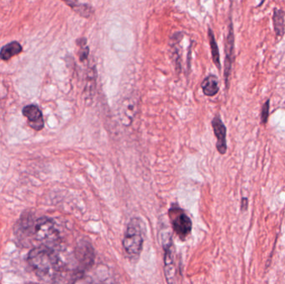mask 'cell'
<instances>
[{
  "label": "cell",
  "mask_w": 285,
  "mask_h": 284,
  "mask_svg": "<svg viewBox=\"0 0 285 284\" xmlns=\"http://www.w3.org/2000/svg\"><path fill=\"white\" fill-rule=\"evenodd\" d=\"M23 114L28 120V123L32 129L40 131L44 127L43 113L39 107L34 104H30L23 108Z\"/></svg>",
  "instance_id": "cell-7"
},
{
  "label": "cell",
  "mask_w": 285,
  "mask_h": 284,
  "mask_svg": "<svg viewBox=\"0 0 285 284\" xmlns=\"http://www.w3.org/2000/svg\"><path fill=\"white\" fill-rule=\"evenodd\" d=\"M169 215L174 232L180 239H185L192 230V221L189 217L178 207L170 209Z\"/></svg>",
  "instance_id": "cell-4"
},
{
  "label": "cell",
  "mask_w": 285,
  "mask_h": 284,
  "mask_svg": "<svg viewBox=\"0 0 285 284\" xmlns=\"http://www.w3.org/2000/svg\"><path fill=\"white\" fill-rule=\"evenodd\" d=\"M19 236L25 239H34L42 245L50 246L59 241V232L53 219L47 217H41L33 220L26 217L18 223Z\"/></svg>",
  "instance_id": "cell-2"
},
{
  "label": "cell",
  "mask_w": 285,
  "mask_h": 284,
  "mask_svg": "<svg viewBox=\"0 0 285 284\" xmlns=\"http://www.w3.org/2000/svg\"><path fill=\"white\" fill-rule=\"evenodd\" d=\"M136 107H137L136 101L132 99H127L123 101L122 105L120 108V114L123 119V122H126L128 125L131 123L135 114Z\"/></svg>",
  "instance_id": "cell-15"
},
{
  "label": "cell",
  "mask_w": 285,
  "mask_h": 284,
  "mask_svg": "<svg viewBox=\"0 0 285 284\" xmlns=\"http://www.w3.org/2000/svg\"><path fill=\"white\" fill-rule=\"evenodd\" d=\"M23 52V47L17 41H13L3 46L0 50V59L3 61H9L12 58Z\"/></svg>",
  "instance_id": "cell-11"
},
{
  "label": "cell",
  "mask_w": 285,
  "mask_h": 284,
  "mask_svg": "<svg viewBox=\"0 0 285 284\" xmlns=\"http://www.w3.org/2000/svg\"><path fill=\"white\" fill-rule=\"evenodd\" d=\"M28 262L36 275L44 282H58L68 272V264L50 246L33 248L28 255Z\"/></svg>",
  "instance_id": "cell-1"
},
{
  "label": "cell",
  "mask_w": 285,
  "mask_h": 284,
  "mask_svg": "<svg viewBox=\"0 0 285 284\" xmlns=\"http://www.w3.org/2000/svg\"><path fill=\"white\" fill-rule=\"evenodd\" d=\"M269 104H270V100H268L264 104L261 109V122L263 124H267L269 115Z\"/></svg>",
  "instance_id": "cell-18"
},
{
  "label": "cell",
  "mask_w": 285,
  "mask_h": 284,
  "mask_svg": "<svg viewBox=\"0 0 285 284\" xmlns=\"http://www.w3.org/2000/svg\"><path fill=\"white\" fill-rule=\"evenodd\" d=\"M138 218L132 219L127 226L123 247L131 257H137L140 254L144 244L142 224Z\"/></svg>",
  "instance_id": "cell-3"
},
{
  "label": "cell",
  "mask_w": 285,
  "mask_h": 284,
  "mask_svg": "<svg viewBox=\"0 0 285 284\" xmlns=\"http://www.w3.org/2000/svg\"><path fill=\"white\" fill-rule=\"evenodd\" d=\"M78 45L80 48L79 52V57L80 61H84L88 59V54H89V49H88V46L86 44V39H78L77 42Z\"/></svg>",
  "instance_id": "cell-17"
},
{
  "label": "cell",
  "mask_w": 285,
  "mask_h": 284,
  "mask_svg": "<svg viewBox=\"0 0 285 284\" xmlns=\"http://www.w3.org/2000/svg\"><path fill=\"white\" fill-rule=\"evenodd\" d=\"M164 249V273L168 282H175L176 267L174 264V253L171 239H167L163 242Z\"/></svg>",
  "instance_id": "cell-6"
},
{
  "label": "cell",
  "mask_w": 285,
  "mask_h": 284,
  "mask_svg": "<svg viewBox=\"0 0 285 284\" xmlns=\"http://www.w3.org/2000/svg\"><path fill=\"white\" fill-rule=\"evenodd\" d=\"M212 126H213L215 137L217 138L216 148L218 151L221 154H226V127L224 123L222 122L221 119L219 116H216L213 119L212 121Z\"/></svg>",
  "instance_id": "cell-8"
},
{
  "label": "cell",
  "mask_w": 285,
  "mask_h": 284,
  "mask_svg": "<svg viewBox=\"0 0 285 284\" xmlns=\"http://www.w3.org/2000/svg\"><path fill=\"white\" fill-rule=\"evenodd\" d=\"M97 72L94 65H89L86 70L85 75V86H84V94L88 100H92L96 88Z\"/></svg>",
  "instance_id": "cell-10"
},
{
  "label": "cell",
  "mask_w": 285,
  "mask_h": 284,
  "mask_svg": "<svg viewBox=\"0 0 285 284\" xmlns=\"http://www.w3.org/2000/svg\"><path fill=\"white\" fill-rule=\"evenodd\" d=\"M285 12L282 9L274 8L273 13V25L274 33L278 38H282L285 34Z\"/></svg>",
  "instance_id": "cell-13"
},
{
  "label": "cell",
  "mask_w": 285,
  "mask_h": 284,
  "mask_svg": "<svg viewBox=\"0 0 285 284\" xmlns=\"http://www.w3.org/2000/svg\"><path fill=\"white\" fill-rule=\"evenodd\" d=\"M208 36L213 63L217 67L218 69L220 71L221 70V63H220V50H219L217 42H216V39H215V34H213V30H211V29H208Z\"/></svg>",
  "instance_id": "cell-16"
},
{
  "label": "cell",
  "mask_w": 285,
  "mask_h": 284,
  "mask_svg": "<svg viewBox=\"0 0 285 284\" xmlns=\"http://www.w3.org/2000/svg\"><path fill=\"white\" fill-rule=\"evenodd\" d=\"M233 59H234V34H233V23L230 20L226 42H225V60H224V82L227 88H229V78L232 71Z\"/></svg>",
  "instance_id": "cell-5"
},
{
  "label": "cell",
  "mask_w": 285,
  "mask_h": 284,
  "mask_svg": "<svg viewBox=\"0 0 285 284\" xmlns=\"http://www.w3.org/2000/svg\"><path fill=\"white\" fill-rule=\"evenodd\" d=\"M64 4L71 8L73 11L81 16L83 18H88L93 13V9L90 5L81 4L79 0H62Z\"/></svg>",
  "instance_id": "cell-12"
},
{
  "label": "cell",
  "mask_w": 285,
  "mask_h": 284,
  "mask_svg": "<svg viewBox=\"0 0 285 284\" xmlns=\"http://www.w3.org/2000/svg\"><path fill=\"white\" fill-rule=\"evenodd\" d=\"M201 88L204 95L208 97H213L220 91L219 79L215 75H210L207 76L202 83Z\"/></svg>",
  "instance_id": "cell-14"
},
{
  "label": "cell",
  "mask_w": 285,
  "mask_h": 284,
  "mask_svg": "<svg viewBox=\"0 0 285 284\" xmlns=\"http://www.w3.org/2000/svg\"><path fill=\"white\" fill-rule=\"evenodd\" d=\"M76 257L79 264V272L82 273L84 269H88L93 264V250L90 244H81L76 252Z\"/></svg>",
  "instance_id": "cell-9"
},
{
  "label": "cell",
  "mask_w": 285,
  "mask_h": 284,
  "mask_svg": "<svg viewBox=\"0 0 285 284\" xmlns=\"http://www.w3.org/2000/svg\"><path fill=\"white\" fill-rule=\"evenodd\" d=\"M265 0H261V3L260 4H259V5H258V6H257V7H260L261 5H263V4H264V3H265Z\"/></svg>",
  "instance_id": "cell-20"
},
{
  "label": "cell",
  "mask_w": 285,
  "mask_h": 284,
  "mask_svg": "<svg viewBox=\"0 0 285 284\" xmlns=\"http://www.w3.org/2000/svg\"><path fill=\"white\" fill-rule=\"evenodd\" d=\"M248 206H249V200L247 198H243L241 200V210L246 211L248 209Z\"/></svg>",
  "instance_id": "cell-19"
}]
</instances>
